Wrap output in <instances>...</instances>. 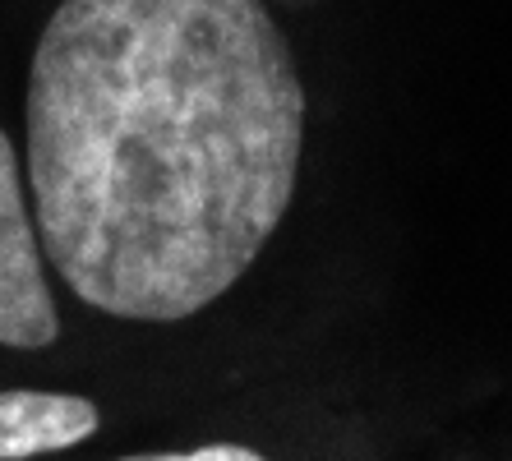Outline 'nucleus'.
Wrapping results in <instances>:
<instances>
[{
    "label": "nucleus",
    "instance_id": "2",
    "mask_svg": "<svg viewBox=\"0 0 512 461\" xmlns=\"http://www.w3.org/2000/svg\"><path fill=\"white\" fill-rule=\"evenodd\" d=\"M60 337V309L42 272V240L24 203V171L0 130V346L42 351Z\"/></svg>",
    "mask_w": 512,
    "mask_h": 461
},
{
    "label": "nucleus",
    "instance_id": "4",
    "mask_svg": "<svg viewBox=\"0 0 512 461\" xmlns=\"http://www.w3.org/2000/svg\"><path fill=\"white\" fill-rule=\"evenodd\" d=\"M120 461H268L254 448H240V443H208V448L194 452H143V457H120Z\"/></svg>",
    "mask_w": 512,
    "mask_h": 461
},
{
    "label": "nucleus",
    "instance_id": "3",
    "mask_svg": "<svg viewBox=\"0 0 512 461\" xmlns=\"http://www.w3.org/2000/svg\"><path fill=\"white\" fill-rule=\"evenodd\" d=\"M97 406L74 392H0V461L74 448L97 434Z\"/></svg>",
    "mask_w": 512,
    "mask_h": 461
},
{
    "label": "nucleus",
    "instance_id": "1",
    "mask_svg": "<svg viewBox=\"0 0 512 461\" xmlns=\"http://www.w3.org/2000/svg\"><path fill=\"white\" fill-rule=\"evenodd\" d=\"M305 83L263 0H60L28 70L37 240L84 305L180 323L296 199Z\"/></svg>",
    "mask_w": 512,
    "mask_h": 461
}]
</instances>
